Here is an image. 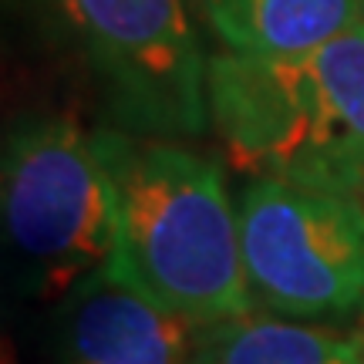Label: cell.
I'll use <instances>...</instances> for the list:
<instances>
[{
  "label": "cell",
  "instance_id": "8",
  "mask_svg": "<svg viewBox=\"0 0 364 364\" xmlns=\"http://www.w3.org/2000/svg\"><path fill=\"white\" fill-rule=\"evenodd\" d=\"M196 364H364L361 338L263 311L203 324Z\"/></svg>",
  "mask_w": 364,
  "mask_h": 364
},
{
  "label": "cell",
  "instance_id": "9",
  "mask_svg": "<svg viewBox=\"0 0 364 364\" xmlns=\"http://www.w3.org/2000/svg\"><path fill=\"white\" fill-rule=\"evenodd\" d=\"M361 344H364V331H361Z\"/></svg>",
  "mask_w": 364,
  "mask_h": 364
},
{
  "label": "cell",
  "instance_id": "7",
  "mask_svg": "<svg viewBox=\"0 0 364 364\" xmlns=\"http://www.w3.org/2000/svg\"><path fill=\"white\" fill-rule=\"evenodd\" d=\"M223 51L297 54L364 21V0H193Z\"/></svg>",
  "mask_w": 364,
  "mask_h": 364
},
{
  "label": "cell",
  "instance_id": "5",
  "mask_svg": "<svg viewBox=\"0 0 364 364\" xmlns=\"http://www.w3.org/2000/svg\"><path fill=\"white\" fill-rule=\"evenodd\" d=\"M253 307L300 324L364 311V203L294 182L250 179L236 196Z\"/></svg>",
  "mask_w": 364,
  "mask_h": 364
},
{
  "label": "cell",
  "instance_id": "3",
  "mask_svg": "<svg viewBox=\"0 0 364 364\" xmlns=\"http://www.w3.org/2000/svg\"><path fill=\"white\" fill-rule=\"evenodd\" d=\"M88 95L98 125L193 142L213 132L203 17L193 0H11Z\"/></svg>",
  "mask_w": 364,
  "mask_h": 364
},
{
  "label": "cell",
  "instance_id": "2",
  "mask_svg": "<svg viewBox=\"0 0 364 364\" xmlns=\"http://www.w3.org/2000/svg\"><path fill=\"white\" fill-rule=\"evenodd\" d=\"M209 118L230 166L364 203V21L297 54L213 51Z\"/></svg>",
  "mask_w": 364,
  "mask_h": 364
},
{
  "label": "cell",
  "instance_id": "4",
  "mask_svg": "<svg viewBox=\"0 0 364 364\" xmlns=\"http://www.w3.org/2000/svg\"><path fill=\"white\" fill-rule=\"evenodd\" d=\"M0 220L17 284L61 297L115 253V196L95 125L61 112L11 118L0 142Z\"/></svg>",
  "mask_w": 364,
  "mask_h": 364
},
{
  "label": "cell",
  "instance_id": "1",
  "mask_svg": "<svg viewBox=\"0 0 364 364\" xmlns=\"http://www.w3.org/2000/svg\"><path fill=\"white\" fill-rule=\"evenodd\" d=\"M112 196L108 267L193 324L250 314L236 199L209 156L176 139L95 125Z\"/></svg>",
  "mask_w": 364,
  "mask_h": 364
},
{
  "label": "cell",
  "instance_id": "6",
  "mask_svg": "<svg viewBox=\"0 0 364 364\" xmlns=\"http://www.w3.org/2000/svg\"><path fill=\"white\" fill-rule=\"evenodd\" d=\"M199 331L108 263L71 284L54 317L61 364H196Z\"/></svg>",
  "mask_w": 364,
  "mask_h": 364
}]
</instances>
